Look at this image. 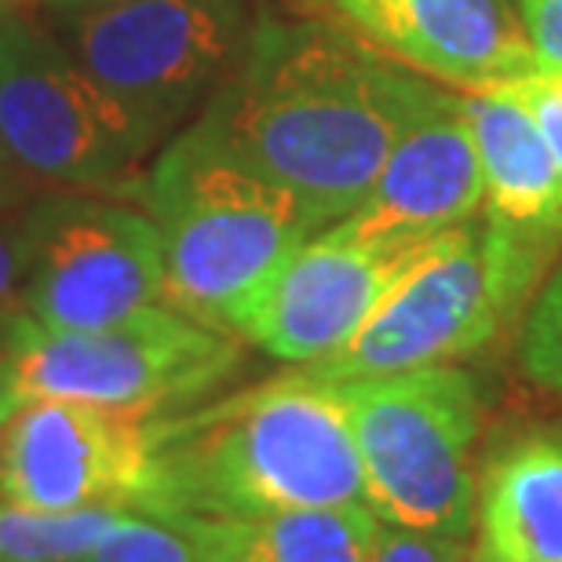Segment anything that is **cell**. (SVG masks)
Segmentation results:
<instances>
[{
	"label": "cell",
	"mask_w": 562,
	"mask_h": 562,
	"mask_svg": "<svg viewBox=\"0 0 562 562\" xmlns=\"http://www.w3.org/2000/svg\"><path fill=\"white\" fill-rule=\"evenodd\" d=\"M420 85L355 30L271 22L249 33L234 85L201 125L325 231L373 190Z\"/></svg>",
	"instance_id": "6da1fadb"
},
{
	"label": "cell",
	"mask_w": 562,
	"mask_h": 562,
	"mask_svg": "<svg viewBox=\"0 0 562 562\" xmlns=\"http://www.w3.org/2000/svg\"><path fill=\"white\" fill-rule=\"evenodd\" d=\"M161 519H252L366 504L358 442L333 384L278 376L198 413L157 417Z\"/></svg>",
	"instance_id": "7a4b0ae2"
},
{
	"label": "cell",
	"mask_w": 562,
	"mask_h": 562,
	"mask_svg": "<svg viewBox=\"0 0 562 562\" xmlns=\"http://www.w3.org/2000/svg\"><path fill=\"white\" fill-rule=\"evenodd\" d=\"M146 212L161 234L165 303L227 336H241L289 256L318 234L285 187L223 150L205 125L157 161Z\"/></svg>",
	"instance_id": "3957f363"
},
{
	"label": "cell",
	"mask_w": 562,
	"mask_h": 562,
	"mask_svg": "<svg viewBox=\"0 0 562 562\" xmlns=\"http://www.w3.org/2000/svg\"><path fill=\"white\" fill-rule=\"evenodd\" d=\"M552 249L512 238L490 220L442 231L384 292L340 351L300 373L322 384L453 366L482 351L526 300Z\"/></svg>",
	"instance_id": "277c9868"
},
{
	"label": "cell",
	"mask_w": 562,
	"mask_h": 562,
	"mask_svg": "<svg viewBox=\"0 0 562 562\" xmlns=\"http://www.w3.org/2000/svg\"><path fill=\"white\" fill-rule=\"evenodd\" d=\"M358 442L366 504L380 522L471 541L482 391L468 369L424 366L333 384Z\"/></svg>",
	"instance_id": "5b68a950"
},
{
	"label": "cell",
	"mask_w": 562,
	"mask_h": 562,
	"mask_svg": "<svg viewBox=\"0 0 562 562\" xmlns=\"http://www.w3.org/2000/svg\"><path fill=\"white\" fill-rule=\"evenodd\" d=\"M8 355L30 398H66L128 417H172L241 362L238 336L154 303L103 329H41L26 314Z\"/></svg>",
	"instance_id": "8992f818"
},
{
	"label": "cell",
	"mask_w": 562,
	"mask_h": 562,
	"mask_svg": "<svg viewBox=\"0 0 562 562\" xmlns=\"http://www.w3.org/2000/svg\"><path fill=\"white\" fill-rule=\"evenodd\" d=\"M146 139L114 99L26 22L0 26V179L117 187Z\"/></svg>",
	"instance_id": "52a82bcc"
},
{
	"label": "cell",
	"mask_w": 562,
	"mask_h": 562,
	"mask_svg": "<svg viewBox=\"0 0 562 562\" xmlns=\"http://www.w3.org/2000/svg\"><path fill=\"white\" fill-rule=\"evenodd\" d=\"M245 48L241 0H121L85 11L74 59L150 146Z\"/></svg>",
	"instance_id": "ba28073f"
},
{
	"label": "cell",
	"mask_w": 562,
	"mask_h": 562,
	"mask_svg": "<svg viewBox=\"0 0 562 562\" xmlns=\"http://www.w3.org/2000/svg\"><path fill=\"white\" fill-rule=\"evenodd\" d=\"M165 303L150 212L99 194H59L26 212L22 314L41 329H103Z\"/></svg>",
	"instance_id": "9c48e42d"
},
{
	"label": "cell",
	"mask_w": 562,
	"mask_h": 562,
	"mask_svg": "<svg viewBox=\"0 0 562 562\" xmlns=\"http://www.w3.org/2000/svg\"><path fill=\"white\" fill-rule=\"evenodd\" d=\"M0 501L41 512L161 515L157 417L26 398L0 431Z\"/></svg>",
	"instance_id": "30bf717a"
},
{
	"label": "cell",
	"mask_w": 562,
	"mask_h": 562,
	"mask_svg": "<svg viewBox=\"0 0 562 562\" xmlns=\"http://www.w3.org/2000/svg\"><path fill=\"white\" fill-rule=\"evenodd\" d=\"M482 201H486V183H482L475 139L460 110V92L446 85L438 88L424 77L417 103L373 190L351 216L325 231L355 241L413 245L464 227L482 212Z\"/></svg>",
	"instance_id": "8fae6325"
},
{
	"label": "cell",
	"mask_w": 562,
	"mask_h": 562,
	"mask_svg": "<svg viewBox=\"0 0 562 562\" xmlns=\"http://www.w3.org/2000/svg\"><path fill=\"white\" fill-rule=\"evenodd\" d=\"M431 241V238H427ZM427 241H355L336 231L307 238L256 303L241 340L289 366H314L362 329L384 292Z\"/></svg>",
	"instance_id": "7c38bea8"
},
{
	"label": "cell",
	"mask_w": 562,
	"mask_h": 562,
	"mask_svg": "<svg viewBox=\"0 0 562 562\" xmlns=\"http://www.w3.org/2000/svg\"><path fill=\"white\" fill-rule=\"evenodd\" d=\"M387 59L435 85L475 92L537 70L522 22L501 0H329Z\"/></svg>",
	"instance_id": "4fadbf2b"
},
{
	"label": "cell",
	"mask_w": 562,
	"mask_h": 562,
	"mask_svg": "<svg viewBox=\"0 0 562 562\" xmlns=\"http://www.w3.org/2000/svg\"><path fill=\"white\" fill-rule=\"evenodd\" d=\"M475 139L486 201L482 212L512 238L555 249L562 241V176L530 106L508 85L460 92Z\"/></svg>",
	"instance_id": "5bb4252c"
},
{
	"label": "cell",
	"mask_w": 562,
	"mask_h": 562,
	"mask_svg": "<svg viewBox=\"0 0 562 562\" xmlns=\"http://www.w3.org/2000/svg\"><path fill=\"white\" fill-rule=\"evenodd\" d=\"M471 562H562V427L526 431L486 460Z\"/></svg>",
	"instance_id": "9a60e30c"
},
{
	"label": "cell",
	"mask_w": 562,
	"mask_h": 562,
	"mask_svg": "<svg viewBox=\"0 0 562 562\" xmlns=\"http://www.w3.org/2000/svg\"><path fill=\"white\" fill-rule=\"evenodd\" d=\"M190 522L201 562H366L380 526L369 504Z\"/></svg>",
	"instance_id": "2e32d148"
},
{
	"label": "cell",
	"mask_w": 562,
	"mask_h": 562,
	"mask_svg": "<svg viewBox=\"0 0 562 562\" xmlns=\"http://www.w3.org/2000/svg\"><path fill=\"white\" fill-rule=\"evenodd\" d=\"M128 515L139 512H41L0 501V562H81Z\"/></svg>",
	"instance_id": "e0dca14e"
},
{
	"label": "cell",
	"mask_w": 562,
	"mask_h": 562,
	"mask_svg": "<svg viewBox=\"0 0 562 562\" xmlns=\"http://www.w3.org/2000/svg\"><path fill=\"white\" fill-rule=\"evenodd\" d=\"M81 562H201V548H198V533L190 519L128 515V519Z\"/></svg>",
	"instance_id": "ac0fdd59"
},
{
	"label": "cell",
	"mask_w": 562,
	"mask_h": 562,
	"mask_svg": "<svg viewBox=\"0 0 562 562\" xmlns=\"http://www.w3.org/2000/svg\"><path fill=\"white\" fill-rule=\"evenodd\" d=\"M522 373L562 398V260L537 292L519 340Z\"/></svg>",
	"instance_id": "d6986e66"
},
{
	"label": "cell",
	"mask_w": 562,
	"mask_h": 562,
	"mask_svg": "<svg viewBox=\"0 0 562 562\" xmlns=\"http://www.w3.org/2000/svg\"><path fill=\"white\" fill-rule=\"evenodd\" d=\"M366 562H471V541L380 522Z\"/></svg>",
	"instance_id": "ffe728a7"
},
{
	"label": "cell",
	"mask_w": 562,
	"mask_h": 562,
	"mask_svg": "<svg viewBox=\"0 0 562 562\" xmlns=\"http://www.w3.org/2000/svg\"><path fill=\"white\" fill-rule=\"evenodd\" d=\"M22 278H26V212H0V351L22 318Z\"/></svg>",
	"instance_id": "44dd1931"
},
{
	"label": "cell",
	"mask_w": 562,
	"mask_h": 562,
	"mask_svg": "<svg viewBox=\"0 0 562 562\" xmlns=\"http://www.w3.org/2000/svg\"><path fill=\"white\" fill-rule=\"evenodd\" d=\"M508 88L530 106V114L537 117V125H541L548 150H552L555 168L562 176V74L533 70L519 77V81H508Z\"/></svg>",
	"instance_id": "7402d4cb"
},
{
	"label": "cell",
	"mask_w": 562,
	"mask_h": 562,
	"mask_svg": "<svg viewBox=\"0 0 562 562\" xmlns=\"http://www.w3.org/2000/svg\"><path fill=\"white\" fill-rule=\"evenodd\" d=\"M537 70L562 74V0H519Z\"/></svg>",
	"instance_id": "603a6c76"
},
{
	"label": "cell",
	"mask_w": 562,
	"mask_h": 562,
	"mask_svg": "<svg viewBox=\"0 0 562 562\" xmlns=\"http://www.w3.org/2000/svg\"><path fill=\"white\" fill-rule=\"evenodd\" d=\"M26 398L30 395H26V387H22L15 362H11L8 351H0V431H4L8 420L26 406Z\"/></svg>",
	"instance_id": "cb8c5ba5"
},
{
	"label": "cell",
	"mask_w": 562,
	"mask_h": 562,
	"mask_svg": "<svg viewBox=\"0 0 562 562\" xmlns=\"http://www.w3.org/2000/svg\"><path fill=\"white\" fill-rule=\"evenodd\" d=\"M48 4L59 8V11H77V15H85V11H99V8L121 4V0H48Z\"/></svg>",
	"instance_id": "d4e9b609"
},
{
	"label": "cell",
	"mask_w": 562,
	"mask_h": 562,
	"mask_svg": "<svg viewBox=\"0 0 562 562\" xmlns=\"http://www.w3.org/2000/svg\"><path fill=\"white\" fill-rule=\"evenodd\" d=\"M4 198H8V183H4V179H0V205H8Z\"/></svg>",
	"instance_id": "484cf974"
},
{
	"label": "cell",
	"mask_w": 562,
	"mask_h": 562,
	"mask_svg": "<svg viewBox=\"0 0 562 562\" xmlns=\"http://www.w3.org/2000/svg\"><path fill=\"white\" fill-rule=\"evenodd\" d=\"M296 4H329V0H296Z\"/></svg>",
	"instance_id": "4316f807"
}]
</instances>
